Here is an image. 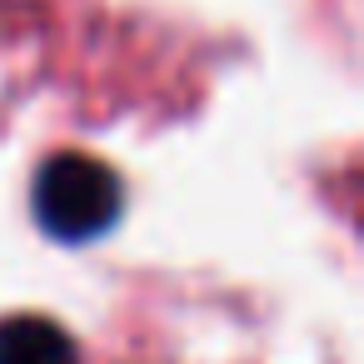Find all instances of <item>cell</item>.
<instances>
[{
    "label": "cell",
    "mask_w": 364,
    "mask_h": 364,
    "mask_svg": "<svg viewBox=\"0 0 364 364\" xmlns=\"http://www.w3.org/2000/svg\"><path fill=\"white\" fill-rule=\"evenodd\" d=\"M120 210H125V185L95 155L65 150V155H50L36 170L31 215L60 245H90V240L110 235Z\"/></svg>",
    "instance_id": "obj_1"
},
{
    "label": "cell",
    "mask_w": 364,
    "mask_h": 364,
    "mask_svg": "<svg viewBox=\"0 0 364 364\" xmlns=\"http://www.w3.org/2000/svg\"><path fill=\"white\" fill-rule=\"evenodd\" d=\"M0 364H80L75 339L41 314L0 319Z\"/></svg>",
    "instance_id": "obj_2"
}]
</instances>
